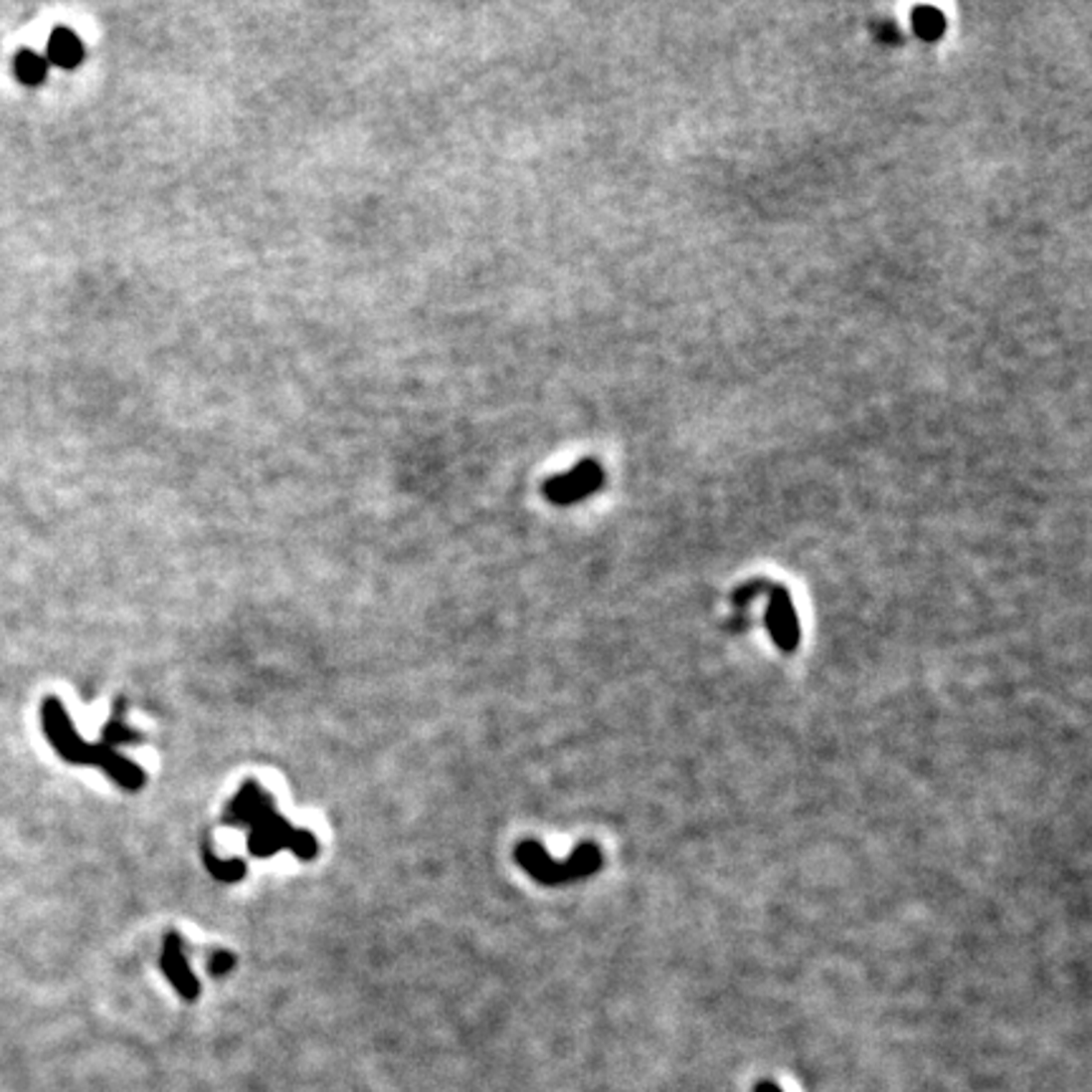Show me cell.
<instances>
[{"label": "cell", "instance_id": "1", "mask_svg": "<svg viewBox=\"0 0 1092 1092\" xmlns=\"http://www.w3.org/2000/svg\"><path fill=\"white\" fill-rule=\"evenodd\" d=\"M221 822L228 827L249 829V849L254 857H273L281 849H291L298 860L309 862L319 855V842L309 829L293 827L286 817L276 812L273 797L256 779L243 782L238 795L228 802Z\"/></svg>", "mask_w": 1092, "mask_h": 1092}, {"label": "cell", "instance_id": "2", "mask_svg": "<svg viewBox=\"0 0 1092 1092\" xmlns=\"http://www.w3.org/2000/svg\"><path fill=\"white\" fill-rule=\"evenodd\" d=\"M41 721H44L46 739L51 741L56 754L61 759H67L69 764H94L111 782L119 784L127 792H139L147 784V774L132 759L116 754L114 749H109L104 744H87L77 734V728H74L64 703L59 698H54V695L46 698L44 706H41Z\"/></svg>", "mask_w": 1092, "mask_h": 1092}, {"label": "cell", "instance_id": "3", "mask_svg": "<svg viewBox=\"0 0 1092 1092\" xmlns=\"http://www.w3.org/2000/svg\"><path fill=\"white\" fill-rule=\"evenodd\" d=\"M513 857L524 867L526 875L534 877L536 883L549 885V888L574 883V880H582V877H592L602 867V852L595 842L577 844V849H574L567 862H557L546 855V849L541 847V842L524 839V842L516 844Z\"/></svg>", "mask_w": 1092, "mask_h": 1092}, {"label": "cell", "instance_id": "4", "mask_svg": "<svg viewBox=\"0 0 1092 1092\" xmlns=\"http://www.w3.org/2000/svg\"><path fill=\"white\" fill-rule=\"evenodd\" d=\"M759 592H767L769 595V607H767V628L772 633L774 642L779 645L782 652H795L800 645V620H797V610L792 605V597L784 587L779 585H756Z\"/></svg>", "mask_w": 1092, "mask_h": 1092}, {"label": "cell", "instance_id": "5", "mask_svg": "<svg viewBox=\"0 0 1092 1092\" xmlns=\"http://www.w3.org/2000/svg\"><path fill=\"white\" fill-rule=\"evenodd\" d=\"M602 483V468L595 460H582L580 465L569 473L557 475V478L546 480L544 496L552 503L559 506H567V503L580 501V498L590 496L600 488Z\"/></svg>", "mask_w": 1092, "mask_h": 1092}, {"label": "cell", "instance_id": "6", "mask_svg": "<svg viewBox=\"0 0 1092 1092\" xmlns=\"http://www.w3.org/2000/svg\"><path fill=\"white\" fill-rule=\"evenodd\" d=\"M182 951H185V944H182L180 933H175V931L167 933L165 941H162L160 969H162V974L167 977V982L175 987V992L180 994L182 999L193 1001V999L200 994V984H198V979L193 977L188 959H185V954H182Z\"/></svg>", "mask_w": 1092, "mask_h": 1092}, {"label": "cell", "instance_id": "7", "mask_svg": "<svg viewBox=\"0 0 1092 1092\" xmlns=\"http://www.w3.org/2000/svg\"><path fill=\"white\" fill-rule=\"evenodd\" d=\"M46 54H49V59H46L49 64L72 72V69H77L84 61V44L79 41V36L74 34V31H69V28H56L49 39V49H46Z\"/></svg>", "mask_w": 1092, "mask_h": 1092}, {"label": "cell", "instance_id": "8", "mask_svg": "<svg viewBox=\"0 0 1092 1092\" xmlns=\"http://www.w3.org/2000/svg\"><path fill=\"white\" fill-rule=\"evenodd\" d=\"M203 862L205 867H208V872L216 880H221V883H238V880H243L246 877V872H249V865L243 860H221V857L216 855V849H213V842H210V834H205L203 839Z\"/></svg>", "mask_w": 1092, "mask_h": 1092}, {"label": "cell", "instance_id": "9", "mask_svg": "<svg viewBox=\"0 0 1092 1092\" xmlns=\"http://www.w3.org/2000/svg\"><path fill=\"white\" fill-rule=\"evenodd\" d=\"M46 74H49V61L36 54V51H21L16 56V77L23 84L39 87V84H44Z\"/></svg>", "mask_w": 1092, "mask_h": 1092}, {"label": "cell", "instance_id": "10", "mask_svg": "<svg viewBox=\"0 0 1092 1092\" xmlns=\"http://www.w3.org/2000/svg\"><path fill=\"white\" fill-rule=\"evenodd\" d=\"M139 741H144V736L137 734L134 728H129L127 723H121V713L116 711V716L104 726V739H101V744L109 746V749H116V746L139 744Z\"/></svg>", "mask_w": 1092, "mask_h": 1092}, {"label": "cell", "instance_id": "11", "mask_svg": "<svg viewBox=\"0 0 1092 1092\" xmlns=\"http://www.w3.org/2000/svg\"><path fill=\"white\" fill-rule=\"evenodd\" d=\"M916 18H918V34H921L923 39L933 41L936 36H941V31H944V18H941V13L923 8V11L916 13Z\"/></svg>", "mask_w": 1092, "mask_h": 1092}, {"label": "cell", "instance_id": "12", "mask_svg": "<svg viewBox=\"0 0 1092 1092\" xmlns=\"http://www.w3.org/2000/svg\"><path fill=\"white\" fill-rule=\"evenodd\" d=\"M233 964H236V956L231 951H216V954L210 956V974L213 977H226L228 971L233 969Z\"/></svg>", "mask_w": 1092, "mask_h": 1092}, {"label": "cell", "instance_id": "13", "mask_svg": "<svg viewBox=\"0 0 1092 1092\" xmlns=\"http://www.w3.org/2000/svg\"><path fill=\"white\" fill-rule=\"evenodd\" d=\"M754 1092H784L777 1082H759Z\"/></svg>", "mask_w": 1092, "mask_h": 1092}]
</instances>
